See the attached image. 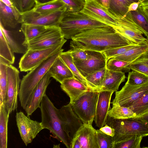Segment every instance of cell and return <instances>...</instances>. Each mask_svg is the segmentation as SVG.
<instances>
[{"label":"cell","mask_w":148,"mask_h":148,"mask_svg":"<svg viewBox=\"0 0 148 148\" xmlns=\"http://www.w3.org/2000/svg\"><path fill=\"white\" fill-rule=\"evenodd\" d=\"M71 40V48L100 52L133 44L109 26L85 30Z\"/></svg>","instance_id":"cell-1"},{"label":"cell","mask_w":148,"mask_h":148,"mask_svg":"<svg viewBox=\"0 0 148 148\" xmlns=\"http://www.w3.org/2000/svg\"><path fill=\"white\" fill-rule=\"evenodd\" d=\"M63 50L62 49L50 56L23 76L21 82L18 97L21 106L23 109H25L37 84L48 71Z\"/></svg>","instance_id":"cell-2"},{"label":"cell","mask_w":148,"mask_h":148,"mask_svg":"<svg viewBox=\"0 0 148 148\" xmlns=\"http://www.w3.org/2000/svg\"><path fill=\"white\" fill-rule=\"evenodd\" d=\"M108 26L81 12H66L59 27L64 38L72 39L86 30Z\"/></svg>","instance_id":"cell-3"},{"label":"cell","mask_w":148,"mask_h":148,"mask_svg":"<svg viewBox=\"0 0 148 148\" xmlns=\"http://www.w3.org/2000/svg\"><path fill=\"white\" fill-rule=\"evenodd\" d=\"M40 108L42 121L44 128L47 129L67 148H71L72 140L62 127L58 116L57 108L46 95L43 97Z\"/></svg>","instance_id":"cell-4"},{"label":"cell","mask_w":148,"mask_h":148,"mask_svg":"<svg viewBox=\"0 0 148 148\" xmlns=\"http://www.w3.org/2000/svg\"><path fill=\"white\" fill-rule=\"evenodd\" d=\"M106 124L115 130V134L113 137L114 144L126 135H137L143 137L148 136V123L134 117L116 119L108 116Z\"/></svg>","instance_id":"cell-5"},{"label":"cell","mask_w":148,"mask_h":148,"mask_svg":"<svg viewBox=\"0 0 148 148\" xmlns=\"http://www.w3.org/2000/svg\"><path fill=\"white\" fill-rule=\"evenodd\" d=\"M98 92L89 89L72 105L75 113L83 124H92L95 115Z\"/></svg>","instance_id":"cell-6"},{"label":"cell","mask_w":148,"mask_h":148,"mask_svg":"<svg viewBox=\"0 0 148 148\" xmlns=\"http://www.w3.org/2000/svg\"><path fill=\"white\" fill-rule=\"evenodd\" d=\"M65 42L42 49H27L21 58L19 68L21 71L27 72L34 69L48 58L62 49Z\"/></svg>","instance_id":"cell-7"},{"label":"cell","mask_w":148,"mask_h":148,"mask_svg":"<svg viewBox=\"0 0 148 148\" xmlns=\"http://www.w3.org/2000/svg\"><path fill=\"white\" fill-rule=\"evenodd\" d=\"M66 41L59 27H47L46 30L34 38L24 41L22 45L27 49H42Z\"/></svg>","instance_id":"cell-8"},{"label":"cell","mask_w":148,"mask_h":148,"mask_svg":"<svg viewBox=\"0 0 148 148\" xmlns=\"http://www.w3.org/2000/svg\"><path fill=\"white\" fill-rule=\"evenodd\" d=\"M116 19L117 25L112 27L131 43L140 45L148 42L133 20L130 12L123 18Z\"/></svg>","instance_id":"cell-9"},{"label":"cell","mask_w":148,"mask_h":148,"mask_svg":"<svg viewBox=\"0 0 148 148\" xmlns=\"http://www.w3.org/2000/svg\"><path fill=\"white\" fill-rule=\"evenodd\" d=\"M148 90V82L136 86L125 83L120 90L115 92V98L111 103L112 106L118 105L130 108Z\"/></svg>","instance_id":"cell-10"},{"label":"cell","mask_w":148,"mask_h":148,"mask_svg":"<svg viewBox=\"0 0 148 148\" xmlns=\"http://www.w3.org/2000/svg\"><path fill=\"white\" fill-rule=\"evenodd\" d=\"M66 12V8H64L51 13L41 14L32 9L21 14L22 23L34 24L46 27H59Z\"/></svg>","instance_id":"cell-11"},{"label":"cell","mask_w":148,"mask_h":148,"mask_svg":"<svg viewBox=\"0 0 148 148\" xmlns=\"http://www.w3.org/2000/svg\"><path fill=\"white\" fill-rule=\"evenodd\" d=\"M7 73L8 84L5 103L8 111L10 114L18 107V97L21 80L19 71L12 64L7 65Z\"/></svg>","instance_id":"cell-12"},{"label":"cell","mask_w":148,"mask_h":148,"mask_svg":"<svg viewBox=\"0 0 148 148\" xmlns=\"http://www.w3.org/2000/svg\"><path fill=\"white\" fill-rule=\"evenodd\" d=\"M15 117L20 135L26 146L32 143L38 133L44 129L41 122L31 120L22 112H17Z\"/></svg>","instance_id":"cell-13"},{"label":"cell","mask_w":148,"mask_h":148,"mask_svg":"<svg viewBox=\"0 0 148 148\" xmlns=\"http://www.w3.org/2000/svg\"><path fill=\"white\" fill-rule=\"evenodd\" d=\"M89 51V56L86 60L73 61L81 75L85 78L96 71L106 67L107 62L102 52Z\"/></svg>","instance_id":"cell-14"},{"label":"cell","mask_w":148,"mask_h":148,"mask_svg":"<svg viewBox=\"0 0 148 148\" xmlns=\"http://www.w3.org/2000/svg\"><path fill=\"white\" fill-rule=\"evenodd\" d=\"M57 112L64 131L72 140L83 124L82 122L73 111L70 103L60 109H57Z\"/></svg>","instance_id":"cell-15"},{"label":"cell","mask_w":148,"mask_h":148,"mask_svg":"<svg viewBox=\"0 0 148 148\" xmlns=\"http://www.w3.org/2000/svg\"><path fill=\"white\" fill-rule=\"evenodd\" d=\"M80 12L112 27L117 25L116 18L108 10L93 0L85 1L84 8Z\"/></svg>","instance_id":"cell-16"},{"label":"cell","mask_w":148,"mask_h":148,"mask_svg":"<svg viewBox=\"0 0 148 148\" xmlns=\"http://www.w3.org/2000/svg\"><path fill=\"white\" fill-rule=\"evenodd\" d=\"M98 92L95 115L96 126L99 129L107 124L108 112L110 109L111 99L114 92L104 91Z\"/></svg>","instance_id":"cell-17"},{"label":"cell","mask_w":148,"mask_h":148,"mask_svg":"<svg viewBox=\"0 0 148 148\" xmlns=\"http://www.w3.org/2000/svg\"><path fill=\"white\" fill-rule=\"evenodd\" d=\"M51 77L48 71L35 88L25 109L27 116L31 115L37 108H40L41 101L51 82Z\"/></svg>","instance_id":"cell-18"},{"label":"cell","mask_w":148,"mask_h":148,"mask_svg":"<svg viewBox=\"0 0 148 148\" xmlns=\"http://www.w3.org/2000/svg\"><path fill=\"white\" fill-rule=\"evenodd\" d=\"M73 138L79 141L81 148H99L97 130L91 124H83Z\"/></svg>","instance_id":"cell-19"},{"label":"cell","mask_w":148,"mask_h":148,"mask_svg":"<svg viewBox=\"0 0 148 148\" xmlns=\"http://www.w3.org/2000/svg\"><path fill=\"white\" fill-rule=\"evenodd\" d=\"M62 89L69 96L70 103H73L89 89L75 77L66 79L60 83Z\"/></svg>","instance_id":"cell-20"},{"label":"cell","mask_w":148,"mask_h":148,"mask_svg":"<svg viewBox=\"0 0 148 148\" xmlns=\"http://www.w3.org/2000/svg\"><path fill=\"white\" fill-rule=\"evenodd\" d=\"M0 21L4 27L14 28L22 23V15L14 8L8 6L0 1Z\"/></svg>","instance_id":"cell-21"},{"label":"cell","mask_w":148,"mask_h":148,"mask_svg":"<svg viewBox=\"0 0 148 148\" xmlns=\"http://www.w3.org/2000/svg\"><path fill=\"white\" fill-rule=\"evenodd\" d=\"M125 73L106 69L103 85L97 92L104 91H117L121 83L125 81Z\"/></svg>","instance_id":"cell-22"},{"label":"cell","mask_w":148,"mask_h":148,"mask_svg":"<svg viewBox=\"0 0 148 148\" xmlns=\"http://www.w3.org/2000/svg\"><path fill=\"white\" fill-rule=\"evenodd\" d=\"M48 72L51 77L60 83L66 79L75 77L59 56L50 67Z\"/></svg>","instance_id":"cell-23"},{"label":"cell","mask_w":148,"mask_h":148,"mask_svg":"<svg viewBox=\"0 0 148 148\" xmlns=\"http://www.w3.org/2000/svg\"><path fill=\"white\" fill-rule=\"evenodd\" d=\"M10 114L5 103L0 104V148H7L8 124Z\"/></svg>","instance_id":"cell-24"},{"label":"cell","mask_w":148,"mask_h":148,"mask_svg":"<svg viewBox=\"0 0 148 148\" xmlns=\"http://www.w3.org/2000/svg\"><path fill=\"white\" fill-rule=\"evenodd\" d=\"M147 52L148 42L142 45H137L113 58L132 62Z\"/></svg>","instance_id":"cell-25"},{"label":"cell","mask_w":148,"mask_h":148,"mask_svg":"<svg viewBox=\"0 0 148 148\" xmlns=\"http://www.w3.org/2000/svg\"><path fill=\"white\" fill-rule=\"evenodd\" d=\"M131 3L127 0H110L108 10L116 19L121 18L126 16Z\"/></svg>","instance_id":"cell-26"},{"label":"cell","mask_w":148,"mask_h":148,"mask_svg":"<svg viewBox=\"0 0 148 148\" xmlns=\"http://www.w3.org/2000/svg\"><path fill=\"white\" fill-rule=\"evenodd\" d=\"M107 69L106 67L87 76L85 79L89 89L97 91L102 87Z\"/></svg>","instance_id":"cell-27"},{"label":"cell","mask_w":148,"mask_h":148,"mask_svg":"<svg viewBox=\"0 0 148 148\" xmlns=\"http://www.w3.org/2000/svg\"><path fill=\"white\" fill-rule=\"evenodd\" d=\"M66 8V5L61 0H54L38 5H35L32 10L41 14L51 13L58 10Z\"/></svg>","instance_id":"cell-28"},{"label":"cell","mask_w":148,"mask_h":148,"mask_svg":"<svg viewBox=\"0 0 148 148\" xmlns=\"http://www.w3.org/2000/svg\"><path fill=\"white\" fill-rule=\"evenodd\" d=\"M14 53L3 32L0 29V57L3 59L8 64H13L15 61Z\"/></svg>","instance_id":"cell-29"},{"label":"cell","mask_w":148,"mask_h":148,"mask_svg":"<svg viewBox=\"0 0 148 148\" xmlns=\"http://www.w3.org/2000/svg\"><path fill=\"white\" fill-rule=\"evenodd\" d=\"M8 64L0 58V104L5 103L8 84L7 66Z\"/></svg>","instance_id":"cell-30"},{"label":"cell","mask_w":148,"mask_h":148,"mask_svg":"<svg viewBox=\"0 0 148 148\" xmlns=\"http://www.w3.org/2000/svg\"><path fill=\"white\" fill-rule=\"evenodd\" d=\"M108 116L116 119H125L136 117L135 113L129 108L118 105L112 106Z\"/></svg>","instance_id":"cell-31"},{"label":"cell","mask_w":148,"mask_h":148,"mask_svg":"<svg viewBox=\"0 0 148 148\" xmlns=\"http://www.w3.org/2000/svg\"><path fill=\"white\" fill-rule=\"evenodd\" d=\"M21 29L25 36L24 41H27L36 37L44 31L47 27L38 25L21 24Z\"/></svg>","instance_id":"cell-32"},{"label":"cell","mask_w":148,"mask_h":148,"mask_svg":"<svg viewBox=\"0 0 148 148\" xmlns=\"http://www.w3.org/2000/svg\"><path fill=\"white\" fill-rule=\"evenodd\" d=\"M130 12L133 20L148 38V19L144 14L141 6H139L136 10Z\"/></svg>","instance_id":"cell-33"},{"label":"cell","mask_w":148,"mask_h":148,"mask_svg":"<svg viewBox=\"0 0 148 148\" xmlns=\"http://www.w3.org/2000/svg\"><path fill=\"white\" fill-rule=\"evenodd\" d=\"M59 57L71 71L74 76L87 86L85 78L81 75L74 63L71 50L64 52H62L60 54Z\"/></svg>","instance_id":"cell-34"},{"label":"cell","mask_w":148,"mask_h":148,"mask_svg":"<svg viewBox=\"0 0 148 148\" xmlns=\"http://www.w3.org/2000/svg\"><path fill=\"white\" fill-rule=\"evenodd\" d=\"M136 114V117L142 116L148 112V90L135 101L129 108Z\"/></svg>","instance_id":"cell-35"},{"label":"cell","mask_w":148,"mask_h":148,"mask_svg":"<svg viewBox=\"0 0 148 148\" xmlns=\"http://www.w3.org/2000/svg\"><path fill=\"white\" fill-rule=\"evenodd\" d=\"M132 63L112 58L107 61L106 67L112 71L127 73L131 70L130 64Z\"/></svg>","instance_id":"cell-36"},{"label":"cell","mask_w":148,"mask_h":148,"mask_svg":"<svg viewBox=\"0 0 148 148\" xmlns=\"http://www.w3.org/2000/svg\"><path fill=\"white\" fill-rule=\"evenodd\" d=\"M0 26V29L13 52L18 53H25L26 51L25 49L26 47L23 45H21L14 38L12 32L5 29L1 23Z\"/></svg>","instance_id":"cell-37"},{"label":"cell","mask_w":148,"mask_h":148,"mask_svg":"<svg viewBox=\"0 0 148 148\" xmlns=\"http://www.w3.org/2000/svg\"><path fill=\"white\" fill-rule=\"evenodd\" d=\"M132 70L139 71L148 76V52L130 64Z\"/></svg>","instance_id":"cell-38"},{"label":"cell","mask_w":148,"mask_h":148,"mask_svg":"<svg viewBox=\"0 0 148 148\" xmlns=\"http://www.w3.org/2000/svg\"><path fill=\"white\" fill-rule=\"evenodd\" d=\"M143 137L134 135L114 144V148H140L141 141Z\"/></svg>","instance_id":"cell-39"},{"label":"cell","mask_w":148,"mask_h":148,"mask_svg":"<svg viewBox=\"0 0 148 148\" xmlns=\"http://www.w3.org/2000/svg\"><path fill=\"white\" fill-rule=\"evenodd\" d=\"M148 82V76L139 71L132 70L128 72L126 83L131 85H141Z\"/></svg>","instance_id":"cell-40"},{"label":"cell","mask_w":148,"mask_h":148,"mask_svg":"<svg viewBox=\"0 0 148 148\" xmlns=\"http://www.w3.org/2000/svg\"><path fill=\"white\" fill-rule=\"evenodd\" d=\"M13 7L21 14L32 10L35 5V0H10Z\"/></svg>","instance_id":"cell-41"},{"label":"cell","mask_w":148,"mask_h":148,"mask_svg":"<svg viewBox=\"0 0 148 148\" xmlns=\"http://www.w3.org/2000/svg\"><path fill=\"white\" fill-rule=\"evenodd\" d=\"M97 133L99 148H114V143L113 137L99 130H97Z\"/></svg>","instance_id":"cell-42"},{"label":"cell","mask_w":148,"mask_h":148,"mask_svg":"<svg viewBox=\"0 0 148 148\" xmlns=\"http://www.w3.org/2000/svg\"><path fill=\"white\" fill-rule=\"evenodd\" d=\"M135 44H131L124 46L111 49L102 52L106 58L107 61L110 59L120 55L130 49L137 45Z\"/></svg>","instance_id":"cell-43"},{"label":"cell","mask_w":148,"mask_h":148,"mask_svg":"<svg viewBox=\"0 0 148 148\" xmlns=\"http://www.w3.org/2000/svg\"><path fill=\"white\" fill-rule=\"evenodd\" d=\"M66 5V10L71 12H80L85 3V0H61Z\"/></svg>","instance_id":"cell-44"},{"label":"cell","mask_w":148,"mask_h":148,"mask_svg":"<svg viewBox=\"0 0 148 148\" xmlns=\"http://www.w3.org/2000/svg\"><path fill=\"white\" fill-rule=\"evenodd\" d=\"M71 55L73 61H82L87 59L89 56V50L71 48Z\"/></svg>","instance_id":"cell-45"},{"label":"cell","mask_w":148,"mask_h":148,"mask_svg":"<svg viewBox=\"0 0 148 148\" xmlns=\"http://www.w3.org/2000/svg\"><path fill=\"white\" fill-rule=\"evenodd\" d=\"M99 130L105 134L113 137L115 134V132L114 128L107 124Z\"/></svg>","instance_id":"cell-46"},{"label":"cell","mask_w":148,"mask_h":148,"mask_svg":"<svg viewBox=\"0 0 148 148\" xmlns=\"http://www.w3.org/2000/svg\"><path fill=\"white\" fill-rule=\"evenodd\" d=\"M101 6L108 10L110 0H93Z\"/></svg>","instance_id":"cell-47"},{"label":"cell","mask_w":148,"mask_h":148,"mask_svg":"<svg viewBox=\"0 0 148 148\" xmlns=\"http://www.w3.org/2000/svg\"><path fill=\"white\" fill-rule=\"evenodd\" d=\"M140 2H134L131 3L128 7L127 12L136 10L139 6Z\"/></svg>","instance_id":"cell-48"},{"label":"cell","mask_w":148,"mask_h":148,"mask_svg":"<svg viewBox=\"0 0 148 148\" xmlns=\"http://www.w3.org/2000/svg\"><path fill=\"white\" fill-rule=\"evenodd\" d=\"M134 118L145 121L148 123V112L142 116Z\"/></svg>","instance_id":"cell-49"},{"label":"cell","mask_w":148,"mask_h":148,"mask_svg":"<svg viewBox=\"0 0 148 148\" xmlns=\"http://www.w3.org/2000/svg\"><path fill=\"white\" fill-rule=\"evenodd\" d=\"M54 0H35V5L43 4Z\"/></svg>","instance_id":"cell-50"},{"label":"cell","mask_w":148,"mask_h":148,"mask_svg":"<svg viewBox=\"0 0 148 148\" xmlns=\"http://www.w3.org/2000/svg\"><path fill=\"white\" fill-rule=\"evenodd\" d=\"M141 7L144 14L148 19V5L141 6Z\"/></svg>","instance_id":"cell-51"},{"label":"cell","mask_w":148,"mask_h":148,"mask_svg":"<svg viewBox=\"0 0 148 148\" xmlns=\"http://www.w3.org/2000/svg\"><path fill=\"white\" fill-rule=\"evenodd\" d=\"M0 1L8 6L14 8L10 0H0Z\"/></svg>","instance_id":"cell-52"},{"label":"cell","mask_w":148,"mask_h":148,"mask_svg":"<svg viewBox=\"0 0 148 148\" xmlns=\"http://www.w3.org/2000/svg\"><path fill=\"white\" fill-rule=\"evenodd\" d=\"M140 2L139 6H143L148 5V0H138Z\"/></svg>","instance_id":"cell-53"},{"label":"cell","mask_w":148,"mask_h":148,"mask_svg":"<svg viewBox=\"0 0 148 148\" xmlns=\"http://www.w3.org/2000/svg\"><path fill=\"white\" fill-rule=\"evenodd\" d=\"M130 3H132L134 2H137L138 1V0H127Z\"/></svg>","instance_id":"cell-54"},{"label":"cell","mask_w":148,"mask_h":148,"mask_svg":"<svg viewBox=\"0 0 148 148\" xmlns=\"http://www.w3.org/2000/svg\"><path fill=\"white\" fill-rule=\"evenodd\" d=\"M60 144L58 145H56V146L54 145V148H60Z\"/></svg>","instance_id":"cell-55"},{"label":"cell","mask_w":148,"mask_h":148,"mask_svg":"<svg viewBox=\"0 0 148 148\" xmlns=\"http://www.w3.org/2000/svg\"><path fill=\"white\" fill-rule=\"evenodd\" d=\"M85 1H88V0H85Z\"/></svg>","instance_id":"cell-56"},{"label":"cell","mask_w":148,"mask_h":148,"mask_svg":"<svg viewBox=\"0 0 148 148\" xmlns=\"http://www.w3.org/2000/svg\"><path fill=\"white\" fill-rule=\"evenodd\" d=\"M147 39L148 42V38H147Z\"/></svg>","instance_id":"cell-57"}]
</instances>
